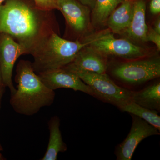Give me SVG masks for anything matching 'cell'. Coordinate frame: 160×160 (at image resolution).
I'll return each instance as SVG.
<instances>
[{"mask_svg": "<svg viewBox=\"0 0 160 160\" xmlns=\"http://www.w3.org/2000/svg\"><path fill=\"white\" fill-rule=\"evenodd\" d=\"M15 81L17 87L11 94L10 104L19 114L33 115L54 102L55 91L45 85L29 61L21 60L18 63Z\"/></svg>", "mask_w": 160, "mask_h": 160, "instance_id": "obj_1", "label": "cell"}, {"mask_svg": "<svg viewBox=\"0 0 160 160\" xmlns=\"http://www.w3.org/2000/svg\"><path fill=\"white\" fill-rule=\"evenodd\" d=\"M42 23L36 12L20 0H7L0 6V34L5 33L29 50L40 37Z\"/></svg>", "mask_w": 160, "mask_h": 160, "instance_id": "obj_2", "label": "cell"}, {"mask_svg": "<svg viewBox=\"0 0 160 160\" xmlns=\"http://www.w3.org/2000/svg\"><path fill=\"white\" fill-rule=\"evenodd\" d=\"M85 41H69L54 32L45 35L31 47L29 53L34 58L32 68L38 73L63 68L71 62L83 47Z\"/></svg>", "mask_w": 160, "mask_h": 160, "instance_id": "obj_3", "label": "cell"}, {"mask_svg": "<svg viewBox=\"0 0 160 160\" xmlns=\"http://www.w3.org/2000/svg\"><path fill=\"white\" fill-rule=\"evenodd\" d=\"M84 41L89 47L108 58L115 57L130 61L149 57L146 49L127 39L116 38L109 29L89 35Z\"/></svg>", "mask_w": 160, "mask_h": 160, "instance_id": "obj_4", "label": "cell"}, {"mask_svg": "<svg viewBox=\"0 0 160 160\" xmlns=\"http://www.w3.org/2000/svg\"><path fill=\"white\" fill-rule=\"evenodd\" d=\"M108 69L121 83L138 86L160 77V60L158 58L148 57L108 65Z\"/></svg>", "mask_w": 160, "mask_h": 160, "instance_id": "obj_5", "label": "cell"}, {"mask_svg": "<svg viewBox=\"0 0 160 160\" xmlns=\"http://www.w3.org/2000/svg\"><path fill=\"white\" fill-rule=\"evenodd\" d=\"M91 87L96 98L119 108L131 102L132 90L118 86L107 73L70 70Z\"/></svg>", "mask_w": 160, "mask_h": 160, "instance_id": "obj_6", "label": "cell"}, {"mask_svg": "<svg viewBox=\"0 0 160 160\" xmlns=\"http://www.w3.org/2000/svg\"><path fill=\"white\" fill-rule=\"evenodd\" d=\"M29 53L27 47L5 33L0 34V70L3 84L11 94L16 91L12 81L14 64L20 56Z\"/></svg>", "mask_w": 160, "mask_h": 160, "instance_id": "obj_7", "label": "cell"}, {"mask_svg": "<svg viewBox=\"0 0 160 160\" xmlns=\"http://www.w3.org/2000/svg\"><path fill=\"white\" fill-rule=\"evenodd\" d=\"M132 124L129 134L116 147L117 160H131L135 150L142 140L149 136L160 135L157 129L137 116L131 114Z\"/></svg>", "mask_w": 160, "mask_h": 160, "instance_id": "obj_8", "label": "cell"}, {"mask_svg": "<svg viewBox=\"0 0 160 160\" xmlns=\"http://www.w3.org/2000/svg\"><path fill=\"white\" fill-rule=\"evenodd\" d=\"M38 75L45 85L52 90L55 91L60 88L72 89L96 97L90 86L83 82L74 72L66 68L48 70L40 72Z\"/></svg>", "mask_w": 160, "mask_h": 160, "instance_id": "obj_9", "label": "cell"}, {"mask_svg": "<svg viewBox=\"0 0 160 160\" xmlns=\"http://www.w3.org/2000/svg\"><path fill=\"white\" fill-rule=\"evenodd\" d=\"M57 9L64 16L67 24L73 31L85 33L91 23V9L78 0H57Z\"/></svg>", "mask_w": 160, "mask_h": 160, "instance_id": "obj_10", "label": "cell"}, {"mask_svg": "<svg viewBox=\"0 0 160 160\" xmlns=\"http://www.w3.org/2000/svg\"><path fill=\"white\" fill-rule=\"evenodd\" d=\"M108 65V58L86 46L80 50L71 63L63 68L69 70L103 73L107 71Z\"/></svg>", "mask_w": 160, "mask_h": 160, "instance_id": "obj_11", "label": "cell"}, {"mask_svg": "<svg viewBox=\"0 0 160 160\" xmlns=\"http://www.w3.org/2000/svg\"><path fill=\"white\" fill-rule=\"evenodd\" d=\"M145 0H134L133 15L130 25L122 34L133 42H145L148 27L146 25Z\"/></svg>", "mask_w": 160, "mask_h": 160, "instance_id": "obj_12", "label": "cell"}, {"mask_svg": "<svg viewBox=\"0 0 160 160\" xmlns=\"http://www.w3.org/2000/svg\"><path fill=\"white\" fill-rule=\"evenodd\" d=\"M134 0H124L109 16L106 25L114 34H122L128 28L133 15Z\"/></svg>", "mask_w": 160, "mask_h": 160, "instance_id": "obj_13", "label": "cell"}, {"mask_svg": "<svg viewBox=\"0 0 160 160\" xmlns=\"http://www.w3.org/2000/svg\"><path fill=\"white\" fill-rule=\"evenodd\" d=\"M49 138L48 147L42 160H56L59 152L67 150L66 143L63 141L60 129V119L57 116L51 117L48 122Z\"/></svg>", "mask_w": 160, "mask_h": 160, "instance_id": "obj_14", "label": "cell"}, {"mask_svg": "<svg viewBox=\"0 0 160 160\" xmlns=\"http://www.w3.org/2000/svg\"><path fill=\"white\" fill-rule=\"evenodd\" d=\"M132 101L147 109L160 112V82L152 83L139 91H132Z\"/></svg>", "mask_w": 160, "mask_h": 160, "instance_id": "obj_15", "label": "cell"}, {"mask_svg": "<svg viewBox=\"0 0 160 160\" xmlns=\"http://www.w3.org/2000/svg\"><path fill=\"white\" fill-rule=\"evenodd\" d=\"M124 0H95L92 10V23L95 27L106 25V21L113 10Z\"/></svg>", "mask_w": 160, "mask_h": 160, "instance_id": "obj_16", "label": "cell"}, {"mask_svg": "<svg viewBox=\"0 0 160 160\" xmlns=\"http://www.w3.org/2000/svg\"><path fill=\"white\" fill-rule=\"evenodd\" d=\"M119 109L141 118L160 131V117L158 112L144 108L132 101Z\"/></svg>", "mask_w": 160, "mask_h": 160, "instance_id": "obj_17", "label": "cell"}, {"mask_svg": "<svg viewBox=\"0 0 160 160\" xmlns=\"http://www.w3.org/2000/svg\"><path fill=\"white\" fill-rule=\"evenodd\" d=\"M37 8L42 11L57 9V0H33Z\"/></svg>", "mask_w": 160, "mask_h": 160, "instance_id": "obj_18", "label": "cell"}, {"mask_svg": "<svg viewBox=\"0 0 160 160\" xmlns=\"http://www.w3.org/2000/svg\"><path fill=\"white\" fill-rule=\"evenodd\" d=\"M146 41L154 43L157 47L158 50H160V34L155 31L152 27H148L146 34Z\"/></svg>", "mask_w": 160, "mask_h": 160, "instance_id": "obj_19", "label": "cell"}, {"mask_svg": "<svg viewBox=\"0 0 160 160\" xmlns=\"http://www.w3.org/2000/svg\"><path fill=\"white\" fill-rule=\"evenodd\" d=\"M149 10L152 14L158 15L160 12V0H151L149 3Z\"/></svg>", "mask_w": 160, "mask_h": 160, "instance_id": "obj_20", "label": "cell"}, {"mask_svg": "<svg viewBox=\"0 0 160 160\" xmlns=\"http://www.w3.org/2000/svg\"><path fill=\"white\" fill-rule=\"evenodd\" d=\"M83 5L89 7L91 10H92L94 6L95 0H78Z\"/></svg>", "mask_w": 160, "mask_h": 160, "instance_id": "obj_21", "label": "cell"}, {"mask_svg": "<svg viewBox=\"0 0 160 160\" xmlns=\"http://www.w3.org/2000/svg\"><path fill=\"white\" fill-rule=\"evenodd\" d=\"M152 28L155 31L160 34V18L159 17L157 19L155 22H154L153 27Z\"/></svg>", "mask_w": 160, "mask_h": 160, "instance_id": "obj_22", "label": "cell"}, {"mask_svg": "<svg viewBox=\"0 0 160 160\" xmlns=\"http://www.w3.org/2000/svg\"><path fill=\"white\" fill-rule=\"evenodd\" d=\"M5 86H0V109L1 108V106H2V98L3 94L5 91Z\"/></svg>", "mask_w": 160, "mask_h": 160, "instance_id": "obj_23", "label": "cell"}, {"mask_svg": "<svg viewBox=\"0 0 160 160\" xmlns=\"http://www.w3.org/2000/svg\"><path fill=\"white\" fill-rule=\"evenodd\" d=\"M0 86H5V85L3 84L2 79V75H1V70H0ZM5 87H6V86H5Z\"/></svg>", "mask_w": 160, "mask_h": 160, "instance_id": "obj_24", "label": "cell"}, {"mask_svg": "<svg viewBox=\"0 0 160 160\" xmlns=\"http://www.w3.org/2000/svg\"><path fill=\"white\" fill-rule=\"evenodd\" d=\"M5 1V0H0V6L2 4L3 2Z\"/></svg>", "mask_w": 160, "mask_h": 160, "instance_id": "obj_25", "label": "cell"}, {"mask_svg": "<svg viewBox=\"0 0 160 160\" xmlns=\"http://www.w3.org/2000/svg\"><path fill=\"white\" fill-rule=\"evenodd\" d=\"M2 153H0V160L2 159Z\"/></svg>", "mask_w": 160, "mask_h": 160, "instance_id": "obj_26", "label": "cell"}, {"mask_svg": "<svg viewBox=\"0 0 160 160\" xmlns=\"http://www.w3.org/2000/svg\"><path fill=\"white\" fill-rule=\"evenodd\" d=\"M2 146H1V144H0V151H2Z\"/></svg>", "mask_w": 160, "mask_h": 160, "instance_id": "obj_27", "label": "cell"}]
</instances>
